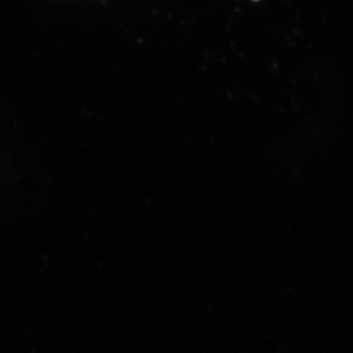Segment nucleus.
<instances>
[{
	"mask_svg": "<svg viewBox=\"0 0 353 353\" xmlns=\"http://www.w3.org/2000/svg\"><path fill=\"white\" fill-rule=\"evenodd\" d=\"M256 1H257V0H256Z\"/></svg>",
	"mask_w": 353,
	"mask_h": 353,
	"instance_id": "f257e3e1",
	"label": "nucleus"
}]
</instances>
